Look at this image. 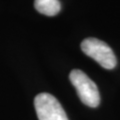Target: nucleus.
<instances>
[{
  "label": "nucleus",
  "mask_w": 120,
  "mask_h": 120,
  "mask_svg": "<svg viewBox=\"0 0 120 120\" xmlns=\"http://www.w3.org/2000/svg\"><path fill=\"white\" fill-rule=\"evenodd\" d=\"M69 79L77 91L78 97L85 105L95 108L100 103V94L96 84L83 71L74 69L69 74Z\"/></svg>",
  "instance_id": "nucleus-1"
},
{
  "label": "nucleus",
  "mask_w": 120,
  "mask_h": 120,
  "mask_svg": "<svg viewBox=\"0 0 120 120\" xmlns=\"http://www.w3.org/2000/svg\"><path fill=\"white\" fill-rule=\"evenodd\" d=\"M81 49L105 69H113L117 64V59L113 50L99 39L92 37L84 39L81 43Z\"/></svg>",
  "instance_id": "nucleus-2"
},
{
  "label": "nucleus",
  "mask_w": 120,
  "mask_h": 120,
  "mask_svg": "<svg viewBox=\"0 0 120 120\" xmlns=\"http://www.w3.org/2000/svg\"><path fill=\"white\" fill-rule=\"evenodd\" d=\"M39 120H69L59 101L49 93H40L34 99Z\"/></svg>",
  "instance_id": "nucleus-3"
},
{
  "label": "nucleus",
  "mask_w": 120,
  "mask_h": 120,
  "mask_svg": "<svg viewBox=\"0 0 120 120\" xmlns=\"http://www.w3.org/2000/svg\"><path fill=\"white\" fill-rule=\"evenodd\" d=\"M34 7L41 14L55 16L61 10V3L59 0H35Z\"/></svg>",
  "instance_id": "nucleus-4"
}]
</instances>
